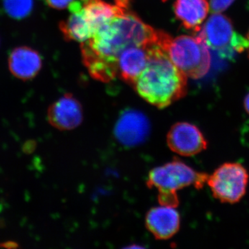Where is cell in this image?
<instances>
[{
    "mask_svg": "<svg viewBox=\"0 0 249 249\" xmlns=\"http://www.w3.org/2000/svg\"><path fill=\"white\" fill-rule=\"evenodd\" d=\"M115 2L121 6L120 12L80 45L83 64L90 76L103 83L118 76V60L124 51L155 42L160 32L132 11L130 0Z\"/></svg>",
    "mask_w": 249,
    "mask_h": 249,
    "instance_id": "obj_1",
    "label": "cell"
},
{
    "mask_svg": "<svg viewBox=\"0 0 249 249\" xmlns=\"http://www.w3.org/2000/svg\"><path fill=\"white\" fill-rule=\"evenodd\" d=\"M163 33L150 45L148 61L133 85L146 102L163 109L186 96L187 77L170 60L163 48Z\"/></svg>",
    "mask_w": 249,
    "mask_h": 249,
    "instance_id": "obj_2",
    "label": "cell"
},
{
    "mask_svg": "<svg viewBox=\"0 0 249 249\" xmlns=\"http://www.w3.org/2000/svg\"><path fill=\"white\" fill-rule=\"evenodd\" d=\"M207 174L198 173L179 160L157 167L150 172L147 183L159 191L160 205L176 208L178 204V191L193 186L199 189L207 181Z\"/></svg>",
    "mask_w": 249,
    "mask_h": 249,
    "instance_id": "obj_3",
    "label": "cell"
},
{
    "mask_svg": "<svg viewBox=\"0 0 249 249\" xmlns=\"http://www.w3.org/2000/svg\"><path fill=\"white\" fill-rule=\"evenodd\" d=\"M172 62L187 77L199 79L207 74L211 58L209 47L198 35L172 37L166 47Z\"/></svg>",
    "mask_w": 249,
    "mask_h": 249,
    "instance_id": "obj_4",
    "label": "cell"
},
{
    "mask_svg": "<svg viewBox=\"0 0 249 249\" xmlns=\"http://www.w3.org/2000/svg\"><path fill=\"white\" fill-rule=\"evenodd\" d=\"M209 48L217 51L226 58L248 49L247 38L237 34L230 18L221 14H212L196 33Z\"/></svg>",
    "mask_w": 249,
    "mask_h": 249,
    "instance_id": "obj_5",
    "label": "cell"
},
{
    "mask_svg": "<svg viewBox=\"0 0 249 249\" xmlns=\"http://www.w3.org/2000/svg\"><path fill=\"white\" fill-rule=\"evenodd\" d=\"M249 175L239 163H225L208 178V186L213 196L222 203L235 204L245 196Z\"/></svg>",
    "mask_w": 249,
    "mask_h": 249,
    "instance_id": "obj_6",
    "label": "cell"
},
{
    "mask_svg": "<svg viewBox=\"0 0 249 249\" xmlns=\"http://www.w3.org/2000/svg\"><path fill=\"white\" fill-rule=\"evenodd\" d=\"M167 143L172 151L183 157H193L206 150L208 142L200 129L187 122L177 123L167 134Z\"/></svg>",
    "mask_w": 249,
    "mask_h": 249,
    "instance_id": "obj_7",
    "label": "cell"
},
{
    "mask_svg": "<svg viewBox=\"0 0 249 249\" xmlns=\"http://www.w3.org/2000/svg\"><path fill=\"white\" fill-rule=\"evenodd\" d=\"M150 122L141 111H124L116 122L114 134L118 142L134 147L145 142L150 134Z\"/></svg>",
    "mask_w": 249,
    "mask_h": 249,
    "instance_id": "obj_8",
    "label": "cell"
},
{
    "mask_svg": "<svg viewBox=\"0 0 249 249\" xmlns=\"http://www.w3.org/2000/svg\"><path fill=\"white\" fill-rule=\"evenodd\" d=\"M47 118L49 124L60 130H71L83 121V108L79 101L70 93H66L51 105Z\"/></svg>",
    "mask_w": 249,
    "mask_h": 249,
    "instance_id": "obj_9",
    "label": "cell"
},
{
    "mask_svg": "<svg viewBox=\"0 0 249 249\" xmlns=\"http://www.w3.org/2000/svg\"><path fill=\"white\" fill-rule=\"evenodd\" d=\"M70 15L60 23L59 28L67 41L84 42L92 37L96 29L80 0H73L68 6Z\"/></svg>",
    "mask_w": 249,
    "mask_h": 249,
    "instance_id": "obj_10",
    "label": "cell"
},
{
    "mask_svg": "<svg viewBox=\"0 0 249 249\" xmlns=\"http://www.w3.org/2000/svg\"><path fill=\"white\" fill-rule=\"evenodd\" d=\"M145 225L156 238L168 240L179 229V213L175 207L160 204L148 211L145 217Z\"/></svg>",
    "mask_w": 249,
    "mask_h": 249,
    "instance_id": "obj_11",
    "label": "cell"
},
{
    "mask_svg": "<svg viewBox=\"0 0 249 249\" xmlns=\"http://www.w3.org/2000/svg\"><path fill=\"white\" fill-rule=\"evenodd\" d=\"M154 42L146 45L134 46L124 51L118 60V76L133 86L136 80L146 67L150 56L149 49Z\"/></svg>",
    "mask_w": 249,
    "mask_h": 249,
    "instance_id": "obj_12",
    "label": "cell"
},
{
    "mask_svg": "<svg viewBox=\"0 0 249 249\" xmlns=\"http://www.w3.org/2000/svg\"><path fill=\"white\" fill-rule=\"evenodd\" d=\"M42 66V61L40 54L30 47H18L10 54V71L19 79H32L40 72Z\"/></svg>",
    "mask_w": 249,
    "mask_h": 249,
    "instance_id": "obj_13",
    "label": "cell"
},
{
    "mask_svg": "<svg viewBox=\"0 0 249 249\" xmlns=\"http://www.w3.org/2000/svg\"><path fill=\"white\" fill-rule=\"evenodd\" d=\"M173 9L185 29L197 33L207 17L210 4L208 0H176Z\"/></svg>",
    "mask_w": 249,
    "mask_h": 249,
    "instance_id": "obj_14",
    "label": "cell"
},
{
    "mask_svg": "<svg viewBox=\"0 0 249 249\" xmlns=\"http://www.w3.org/2000/svg\"><path fill=\"white\" fill-rule=\"evenodd\" d=\"M95 29L97 31L103 24L116 16L121 9L117 3L113 5L105 0H80Z\"/></svg>",
    "mask_w": 249,
    "mask_h": 249,
    "instance_id": "obj_15",
    "label": "cell"
},
{
    "mask_svg": "<svg viewBox=\"0 0 249 249\" xmlns=\"http://www.w3.org/2000/svg\"><path fill=\"white\" fill-rule=\"evenodd\" d=\"M3 6L10 17L22 19L31 14L34 0H3Z\"/></svg>",
    "mask_w": 249,
    "mask_h": 249,
    "instance_id": "obj_16",
    "label": "cell"
},
{
    "mask_svg": "<svg viewBox=\"0 0 249 249\" xmlns=\"http://www.w3.org/2000/svg\"><path fill=\"white\" fill-rule=\"evenodd\" d=\"M235 0H211L210 9L212 14H221L231 6Z\"/></svg>",
    "mask_w": 249,
    "mask_h": 249,
    "instance_id": "obj_17",
    "label": "cell"
},
{
    "mask_svg": "<svg viewBox=\"0 0 249 249\" xmlns=\"http://www.w3.org/2000/svg\"><path fill=\"white\" fill-rule=\"evenodd\" d=\"M73 0H46L49 6L53 9L61 10L66 9Z\"/></svg>",
    "mask_w": 249,
    "mask_h": 249,
    "instance_id": "obj_18",
    "label": "cell"
},
{
    "mask_svg": "<svg viewBox=\"0 0 249 249\" xmlns=\"http://www.w3.org/2000/svg\"><path fill=\"white\" fill-rule=\"evenodd\" d=\"M244 107L246 111L249 114V92L247 93L244 100Z\"/></svg>",
    "mask_w": 249,
    "mask_h": 249,
    "instance_id": "obj_19",
    "label": "cell"
},
{
    "mask_svg": "<svg viewBox=\"0 0 249 249\" xmlns=\"http://www.w3.org/2000/svg\"><path fill=\"white\" fill-rule=\"evenodd\" d=\"M247 40H248V42H249V47H248V52H249V34H248V35H247Z\"/></svg>",
    "mask_w": 249,
    "mask_h": 249,
    "instance_id": "obj_20",
    "label": "cell"
}]
</instances>
